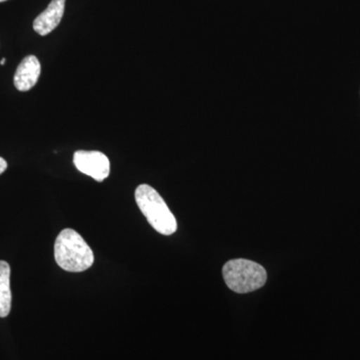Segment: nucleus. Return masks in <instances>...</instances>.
I'll use <instances>...</instances> for the list:
<instances>
[{
	"mask_svg": "<svg viewBox=\"0 0 360 360\" xmlns=\"http://www.w3.org/2000/svg\"><path fill=\"white\" fill-rule=\"evenodd\" d=\"M73 162L80 172L96 181H103L110 175V160L101 151L78 150L73 155Z\"/></svg>",
	"mask_w": 360,
	"mask_h": 360,
	"instance_id": "4",
	"label": "nucleus"
},
{
	"mask_svg": "<svg viewBox=\"0 0 360 360\" xmlns=\"http://www.w3.org/2000/svg\"><path fill=\"white\" fill-rule=\"evenodd\" d=\"M54 257L59 267L70 272H82L92 266L94 255L82 236L73 229H63L54 243Z\"/></svg>",
	"mask_w": 360,
	"mask_h": 360,
	"instance_id": "1",
	"label": "nucleus"
},
{
	"mask_svg": "<svg viewBox=\"0 0 360 360\" xmlns=\"http://www.w3.org/2000/svg\"><path fill=\"white\" fill-rule=\"evenodd\" d=\"M6 58H2L1 61H0V65H6Z\"/></svg>",
	"mask_w": 360,
	"mask_h": 360,
	"instance_id": "9",
	"label": "nucleus"
},
{
	"mask_svg": "<svg viewBox=\"0 0 360 360\" xmlns=\"http://www.w3.org/2000/svg\"><path fill=\"white\" fill-rule=\"evenodd\" d=\"M65 8V0H51V4L44 13H40L35 18L34 22H33V30L41 37L49 34L58 27L63 20Z\"/></svg>",
	"mask_w": 360,
	"mask_h": 360,
	"instance_id": "5",
	"label": "nucleus"
},
{
	"mask_svg": "<svg viewBox=\"0 0 360 360\" xmlns=\"http://www.w3.org/2000/svg\"><path fill=\"white\" fill-rule=\"evenodd\" d=\"M225 283L229 290L238 293H250L266 283V270L262 265L248 259H232L222 269Z\"/></svg>",
	"mask_w": 360,
	"mask_h": 360,
	"instance_id": "3",
	"label": "nucleus"
},
{
	"mask_svg": "<svg viewBox=\"0 0 360 360\" xmlns=\"http://www.w3.org/2000/svg\"><path fill=\"white\" fill-rule=\"evenodd\" d=\"M6 1V0H0V2Z\"/></svg>",
	"mask_w": 360,
	"mask_h": 360,
	"instance_id": "10",
	"label": "nucleus"
},
{
	"mask_svg": "<svg viewBox=\"0 0 360 360\" xmlns=\"http://www.w3.org/2000/svg\"><path fill=\"white\" fill-rule=\"evenodd\" d=\"M135 200L149 224L163 236H172L177 231L174 213L160 194L148 184H141L135 191Z\"/></svg>",
	"mask_w": 360,
	"mask_h": 360,
	"instance_id": "2",
	"label": "nucleus"
},
{
	"mask_svg": "<svg viewBox=\"0 0 360 360\" xmlns=\"http://www.w3.org/2000/svg\"><path fill=\"white\" fill-rule=\"evenodd\" d=\"M11 266L0 260V317H6L11 309Z\"/></svg>",
	"mask_w": 360,
	"mask_h": 360,
	"instance_id": "7",
	"label": "nucleus"
},
{
	"mask_svg": "<svg viewBox=\"0 0 360 360\" xmlns=\"http://www.w3.org/2000/svg\"><path fill=\"white\" fill-rule=\"evenodd\" d=\"M7 169V162L6 160L0 158V174H4V172Z\"/></svg>",
	"mask_w": 360,
	"mask_h": 360,
	"instance_id": "8",
	"label": "nucleus"
},
{
	"mask_svg": "<svg viewBox=\"0 0 360 360\" xmlns=\"http://www.w3.org/2000/svg\"><path fill=\"white\" fill-rule=\"evenodd\" d=\"M41 65L34 56H26L14 75V85L20 91H28L39 82Z\"/></svg>",
	"mask_w": 360,
	"mask_h": 360,
	"instance_id": "6",
	"label": "nucleus"
}]
</instances>
